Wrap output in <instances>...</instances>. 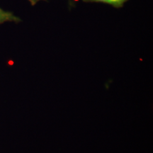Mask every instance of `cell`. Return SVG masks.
<instances>
[{"instance_id":"6da1fadb","label":"cell","mask_w":153,"mask_h":153,"mask_svg":"<svg viewBox=\"0 0 153 153\" xmlns=\"http://www.w3.org/2000/svg\"><path fill=\"white\" fill-rule=\"evenodd\" d=\"M40 1H46V0H28V1L31 4L32 6H34L36 4ZM74 1H79V0H74ZM84 2H96V3H103L109 4L114 8H121L123 7L124 4L128 0H80Z\"/></svg>"},{"instance_id":"7a4b0ae2","label":"cell","mask_w":153,"mask_h":153,"mask_svg":"<svg viewBox=\"0 0 153 153\" xmlns=\"http://www.w3.org/2000/svg\"><path fill=\"white\" fill-rule=\"evenodd\" d=\"M21 22V19L18 16L11 13V11H7L0 8V24H2L6 22H14L19 23Z\"/></svg>"}]
</instances>
